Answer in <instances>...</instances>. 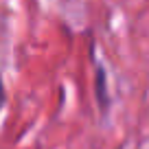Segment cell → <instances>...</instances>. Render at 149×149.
Instances as JSON below:
<instances>
[{"label":"cell","mask_w":149,"mask_h":149,"mask_svg":"<svg viewBox=\"0 0 149 149\" xmlns=\"http://www.w3.org/2000/svg\"><path fill=\"white\" fill-rule=\"evenodd\" d=\"M94 77H97V81H94V92H97L99 110H101L103 114H107V110H110V92H107L105 68H103L101 64H99V66H97V70H94Z\"/></svg>","instance_id":"obj_1"}]
</instances>
